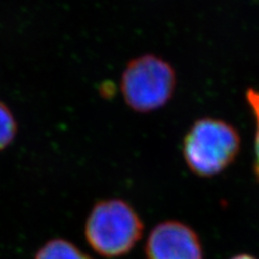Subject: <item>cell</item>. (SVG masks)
Segmentation results:
<instances>
[{
  "mask_svg": "<svg viewBox=\"0 0 259 259\" xmlns=\"http://www.w3.org/2000/svg\"><path fill=\"white\" fill-rule=\"evenodd\" d=\"M35 259H94L91 255L65 239H52L38 249Z\"/></svg>",
  "mask_w": 259,
  "mask_h": 259,
  "instance_id": "5b68a950",
  "label": "cell"
},
{
  "mask_svg": "<svg viewBox=\"0 0 259 259\" xmlns=\"http://www.w3.org/2000/svg\"><path fill=\"white\" fill-rule=\"evenodd\" d=\"M246 99L250 108L254 113L256 121V133H255V164L254 171L259 180V91L249 89L246 92Z\"/></svg>",
  "mask_w": 259,
  "mask_h": 259,
  "instance_id": "52a82bcc",
  "label": "cell"
},
{
  "mask_svg": "<svg viewBox=\"0 0 259 259\" xmlns=\"http://www.w3.org/2000/svg\"><path fill=\"white\" fill-rule=\"evenodd\" d=\"M144 234V222L128 202L111 198L96 202L84 225V238L94 252L107 259L127 255Z\"/></svg>",
  "mask_w": 259,
  "mask_h": 259,
  "instance_id": "6da1fadb",
  "label": "cell"
},
{
  "mask_svg": "<svg viewBox=\"0 0 259 259\" xmlns=\"http://www.w3.org/2000/svg\"><path fill=\"white\" fill-rule=\"evenodd\" d=\"M241 147L238 131L221 119L201 118L186 133L182 153L189 171L199 177L220 175L237 159Z\"/></svg>",
  "mask_w": 259,
  "mask_h": 259,
  "instance_id": "7a4b0ae2",
  "label": "cell"
},
{
  "mask_svg": "<svg viewBox=\"0 0 259 259\" xmlns=\"http://www.w3.org/2000/svg\"><path fill=\"white\" fill-rule=\"evenodd\" d=\"M230 259H258V258H256L253 255H249V254H238L236 256L231 257Z\"/></svg>",
  "mask_w": 259,
  "mask_h": 259,
  "instance_id": "ba28073f",
  "label": "cell"
},
{
  "mask_svg": "<svg viewBox=\"0 0 259 259\" xmlns=\"http://www.w3.org/2000/svg\"><path fill=\"white\" fill-rule=\"evenodd\" d=\"M146 259H204L200 237L192 227L167 220L150 230L145 244Z\"/></svg>",
  "mask_w": 259,
  "mask_h": 259,
  "instance_id": "277c9868",
  "label": "cell"
},
{
  "mask_svg": "<svg viewBox=\"0 0 259 259\" xmlns=\"http://www.w3.org/2000/svg\"><path fill=\"white\" fill-rule=\"evenodd\" d=\"M18 126L10 109L0 102V150L5 149L14 140Z\"/></svg>",
  "mask_w": 259,
  "mask_h": 259,
  "instance_id": "8992f818",
  "label": "cell"
},
{
  "mask_svg": "<svg viewBox=\"0 0 259 259\" xmlns=\"http://www.w3.org/2000/svg\"><path fill=\"white\" fill-rule=\"evenodd\" d=\"M175 87L176 74L171 64L152 54L132 60L121 77V92L126 105L141 113L165 106Z\"/></svg>",
  "mask_w": 259,
  "mask_h": 259,
  "instance_id": "3957f363",
  "label": "cell"
}]
</instances>
